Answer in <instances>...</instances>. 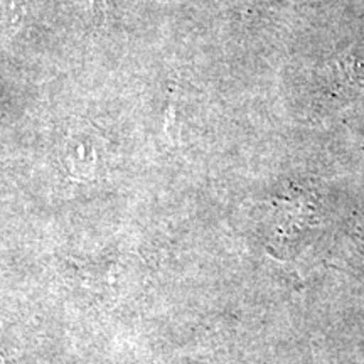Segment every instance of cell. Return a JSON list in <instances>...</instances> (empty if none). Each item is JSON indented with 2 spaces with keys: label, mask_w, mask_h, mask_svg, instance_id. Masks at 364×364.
Instances as JSON below:
<instances>
[{
  "label": "cell",
  "mask_w": 364,
  "mask_h": 364,
  "mask_svg": "<svg viewBox=\"0 0 364 364\" xmlns=\"http://www.w3.org/2000/svg\"><path fill=\"white\" fill-rule=\"evenodd\" d=\"M176 103H177V90L174 88L171 91L169 97V105H167V112H166V120H164V134H169L172 130V125H174L176 120Z\"/></svg>",
  "instance_id": "cell-1"
}]
</instances>
